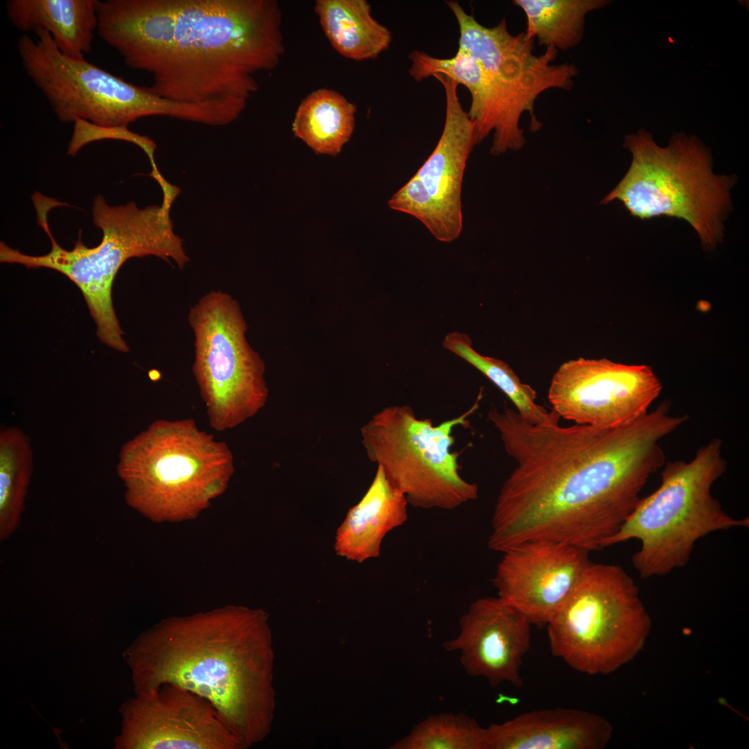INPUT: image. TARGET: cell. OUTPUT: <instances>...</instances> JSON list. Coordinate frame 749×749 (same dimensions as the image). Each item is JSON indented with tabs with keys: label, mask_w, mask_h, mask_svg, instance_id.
<instances>
[{
	"label": "cell",
	"mask_w": 749,
	"mask_h": 749,
	"mask_svg": "<svg viewBox=\"0 0 749 749\" xmlns=\"http://www.w3.org/2000/svg\"><path fill=\"white\" fill-rule=\"evenodd\" d=\"M478 403L438 425L417 418L408 405L387 406L361 429L366 454L415 508L453 510L475 500L478 485L460 476L458 454L451 449L453 429L467 426Z\"/></svg>",
	"instance_id": "10"
},
{
	"label": "cell",
	"mask_w": 749,
	"mask_h": 749,
	"mask_svg": "<svg viewBox=\"0 0 749 749\" xmlns=\"http://www.w3.org/2000/svg\"><path fill=\"white\" fill-rule=\"evenodd\" d=\"M721 447V440L714 438L700 448L691 460L667 463L660 486L640 499L604 548L639 540L640 548L632 562L639 576L648 578L685 567L696 542L708 534L748 527V517L729 515L711 494L727 468Z\"/></svg>",
	"instance_id": "6"
},
{
	"label": "cell",
	"mask_w": 749,
	"mask_h": 749,
	"mask_svg": "<svg viewBox=\"0 0 749 749\" xmlns=\"http://www.w3.org/2000/svg\"><path fill=\"white\" fill-rule=\"evenodd\" d=\"M432 77L445 89V124L433 150L415 175L438 204L454 241L463 229L461 191L464 171L477 141L474 124L458 96V84L442 74Z\"/></svg>",
	"instance_id": "17"
},
{
	"label": "cell",
	"mask_w": 749,
	"mask_h": 749,
	"mask_svg": "<svg viewBox=\"0 0 749 749\" xmlns=\"http://www.w3.org/2000/svg\"><path fill=\"white\" fill-rule=\"evenodd\" d=\"M531 625L499 596L479 598L460 618L458 635L443 646L460 653L461 664L470 675L485 678L494 688L503 682L521 687L520 669L530 648Z\"/></svg>",
	"instance_id": "16"
},
{
	"label": "cell",
	"mask_w": 749,
	"mask_h": 749,
	"mask_svg": "<svg viewBox=\"0 0 749 749\" xmlns=\"http://www.w3.org/2000/svg\"><path fill=\"white\" fill-rule=\"evenodd\" d=\"M651 618L620 566L592 562L546 624L552 655L588 675L608 674L642 648Z\"/></svg>",
	"instance_id": "9"
},
{
	"label": "cell",
	"mask_w": 749,
	"mask_h": 749,
	"mask_svg": "<svg viewBox=\"0 0 749 749\" xmlns=\"http://www.w3.org/2000/svg\"><path fill=\"white\" fill-rule=\"evenodd\" d=\"M261 610L229 607L164 619L126 648L137 696L164 684L207 699L243 749L269 732L274 709L273 651Z\"/></svg>",
	"instance_id": "3"
},
{
	"label": "cell",
	"mask_w": 749,
	"mask_h": 749,
	"mask_svg": "<svg viewBox=\"0 0 749 749\" xmlns=\"http://www.w3.org/2000/svg\"><path fill=\"white\" fill-rule=\"evenodd\" d=\"M623 147L632 154L629 169L601 203L619 200L642 220L662 216L684 220L697 232L703 249H714L724 236L736 175L714 173L710 149L682 132L674 133L668 146L661 147L641 129L625 137Z\"/></svg>",
	"instance_id": "5"
},
{
	"label": "cell",
	"mask_w": 749,
	"mask_h": 749,
	"mask_svg": "<svg viewBox=\"0 0 749 749\" xmlns=\"http://www.w3.org/2000/svg\"><path fill=\"white\" fill-rule=\"evenodd\" d=\"M502 554L493 578L498 596L538 626L551 620L592 563L589 551L553 542H526Z\"/></svg>",
	"instance_id": "15"
},
{
	"label": "cell",
	"mask_w": 749,
	"mask_h": 749,
	"mask_svg": "<svg viewBox=\"0 0 749 749\" xmlns=\"http://www.w3.org/2000/svg\"><path fill=\"white\" fill-rule=\"evenodd\" d=\"M119 712L115 749H243L211 703L175 685L135 695Z\"/></svg>",
	"instance_id": "14"
},
{
	"label": "cell",
	"mask_w": 749,
	"mask_h": 749,
	"mask_svg": "<svg viewBox=\"0 0 749 749\" xmlns=\"http://www.w3.org/2000/svg\"><path fill=\"white\" fill-rule=\"evenodd\" d=\"M605 0H515L526 17V35L546 48L567 51L580 42L587 15Z\"/></svg>",
	"instance_id": "24"
},
{
	"label": "cell",
	"mask_w": 749,
	"mask_h": 749,
	"mask_svg": "<svg viewBox=\"0 0 749 749\" xmlns=\"http://www.w3.org/2000/svg\"><path fill=\"white\" fill-rule=\"evenodd\" d=\"M33 39L24 33L17 51L27 75L62 122L78 119L105 128H128L150 116H167L208 125L214 115L209 103H182L163 98L148 87L133 85L85 58L62 53L42 29Z\"/></svg>",
	"instance_id": "8"
},
{
	"label": "cell",
	"mask_w": 749,
	"mask_h": 749,
	"mask_svg": "<svg viewBox=\"0 0 749 749\" xmlns=\"http://www.w3.org/2000/svg\"><path fill=\"white\" fill-rule=\"evenodd\" d=\"M228 445L191 418L157 420L121 448L117 473L128 503L151 518L205 506L232 475Z\"/></svg>",
	"instance_id": "7"
},
{
	"label": "cell",
	"mask_w": 749,
	"mask_h": 749,
	"mask_svg": "<svg viewBox=\"0 0 749 749\" xmlns=\"http://www.w3.org/2000/svg\"><path fill=\"white\" fill-rule=\"evenodd\" d=\"M356 105L338 92L320 89L300 104L294 121V135L316 153L336 155L354 131Z\"/></svg>",
	"instance_id": "22"
},
{
	"label": "cell",
	"mask_w": 749,
	"mask_h": 749,
	"mask_svg": "<svg viewBox=\"0 0 749 749\" xmlns=\"http://www.w3.org/2000/svg\"><path fill=\"white\" fill-rule=\"evenodd\" d=\"M408 504L378 467L367 492L337 529V555L358 562L378 557L385 536L406 522Z\"/></svg>",
	"instance_id": "19"
},
{
	"label": "cell",
	"mask_w": 749,
	"mask_h": 749,
	"mask_svg": "<svg viewBox=\"0 0 749 749\" xmlns=\"http://www.w3.org/2000/svg\"><path fill=\"white\" fill-rule=\"evenodd\" d=\"M603 717L556 707L521 714L485 728V749H602L612 734Z\"/></svg>",
	"instance_id": "18"
},
{
	"label": "cell",
	"mask_w": 749,
	"mask_h": 749,
	"mask_svg": "<svg viewBox=\"0 0 749 749\" xmlns=\"http://www.w3.org/2000/svg\"><path fill=\"white\" fill-rule=\"evenodd\" d=\"M459 27L458 48L479 64L496 117L490 153L494 155L518 150L526 140L519 121L531 115V130L541 127L535 115L537 96L551 88L569 89L578 74L573 64H555L558 51L546 48L533 53V39L526 33L511 34L506 19L486 27L467 13L457 1H447Z\"/></svg>",
	"instance_id": "11"
},
{
	"label": "cell",
	"mask_w": 749,
	"mask_h": 749,
	"mask_svg": "<svg viewBox=\"0 0 749 749\" xmlns=\"http://www.w3.org/2000/svg\"><path fill=\"white\" fill-rule=\"evenodd\" d=\"M388 205L393 210L417 218L437 240L454 241L438 204L415 175L393 194Z\"/></svg>",
	"instance_id": "28"
},
{
	"label": "cell",
	"mask_w": 749,
	"mask_h": 749,
	"mask_svg": "<svg viewBox=\"0 0 749 749\" xmlns=\"http://www.w3.org/2000/svg\"><path fill=\"white\" fill-rule=\"evenodd\" d=\"M443 346L473 365L494 383L514 404L517 413L532 424L559 423L560 416L552 410L549 412L535 402V390L522 383L505 361L483 356L475 351L469 336L463 333H449Z\"/></svg>",
	"instance_id": "26"
},
{
	"label": "cell",
	"mask_w": 749,
	"mask_h": 749,
	"mask_svg": "<svg viewBox=\"0 0 749 749\" xmlns=\"http://www.w3.org/2000/svg\"><path fill=\"white\" fill-rule=\"evenodd\" d=\"M100 37L174 102L247 103L284 53L275 0L97 1Z\"/></svg>",
	"instance_id": "2"
},
{
	"label": "cell",
	"mask_w": 749,
	"mask_h": 749,
	"mask_svg": "<svg viewBox=\"0 0 749 749\" xmlns=\"http://www.w3.org/2000/svg\"><path fill=\"white\" fill-rule=\"evenodd\" d=\"M314 9L327 38L345 58L374 59L391 43V32L372 16L365 0H317Z\"/></svg>",
	"instance_id": "21"
},
{
	"label": "cell",
	"mask_w": 749,
	"mask_h": 749,
	"mask_svg": "<svg viewBox=\"0 0 749 749\" xmlns=\"http://www.w3.org/2000/svg\"><path fill=\"white\" fill-rule=\"evenodd\" d=\"M410 76L416 81L442 74L464 85L471 96L469 117L474 124L477 144L484 140L495 127V114L479 64L465 51L458 49L454 56L439 58L422 51L410 53Z\"/></svg>",
	"instance_id": "25"
},
{
	"label": "cell",
	"mask_w": 749,
	"mask_h": 749,
	"mask_svg": "<svg viewBox=\"0 0 749 749\" xmlns=\"http://www.w3.org/2000/svg\"><path fill=\"white\" fill-rule=\"evenodd\" d=\"M394 749H485V728L464 713H442L420 722Z\"/></svg>",
	"instance_id": "27"
},
{
	"label": "cell",
	"mask_w": 749,
	"mask_h": 749,
	"mask_svg": "<svg viewBox=\"0 0 749 749\" xmlns=\"http://www.w3.org/2000/svg\"><path fill=\"white\" fill-rule=\"evenodd\" d=\"M487 417L516 462L497 496L488 540L501 553L537 541L604 549L664 465L660 442L681 425L666 403L609 428L532 424L506 406H492Z\"/></svg>",
	"instance_id": "1"
},
{
	"label": "cell",
	"mask_w": 749,
	"mask_h": 749,
	"mask_svg": "<svg viewBox=\"0 0 749 749\" xmlns=\"http://www.w3.org/2000/svg\"><path fill=\"white\" fill-rule=\"evenodd\" d=\"M195 338L193 374L208 422L225 431L246 422L265 405L264 364L245 337L240 307L221 291L205 294L190 309Z\"/></svg>",
	"instance_id": "12"
},
{
	"label": "cell",
	"mask_w": 749,
	"mask_h": 749,
	"mask_svg": "<svg viewBox=\"0 0 749 749\" xmlns=\"http://www.w3.org/2000/svg\"><path fill=\"white\" fill-rule=\"evenodd\" d=\"M33 472L31 438L16 427L0 430V540L19 528Z\"/></svg>",
	"instance_id": "23"
},
{
	"label": "cell",
	"mask_w": 749,
	"mask_h": 749,
	"mask_svg": "<svg viewBox=\"0 0 749 749\" xmlns=\"http://www.w3.org/2000/svg\"><path fill=\"white\" fill-rule=\"evenodd\" d=\"M98 0H9L6 15L20 31H47L64 55L85 58L98 29Z\"/></svg>",
	"instance_id": "20"
},
{
	"label": "cell",
	"mask_w": 749,
	"mask_h": 749,
	"mask_svg": "<svg viewBox=\"0 0 749 749\" xmlns=\"http://www.w3.org/2000/svg\"><path fill=\"white\" fill-rule=\"evenodd\" d=\"M662 388L647 365L578 358L559 367L548 398L560 417L578 424L609 428L646 413Z\"/></svg>",
	"instance_id": "13"
},
{
	"label": "cell",
	"mask_w": 749,
	"mask_h": 749,
	"mask_svg": "<svg viewBox=\"0 0 749 749\" xmlns=\"http://www.w3.org/2000/svg\"><path fill=\"white\" fill-rule=\"evenodd\" d=\"M103 139L123 140L135 144L146 155L152 169L157 168L155 160L157 146L148 137L133 132L128 128L101 127L81 119L74 121V129L67 153L74 155L84 145Z\"/></svg>",
	"instance_id": "29"
},
{
	"label": "cell",
	"mask_w": 749,
	"mask_h": 749,
	"mask_svg": "<svg viewBox=\"0 0 749 749\" xmlns=\"http://www.w3.org/2000/svg\"><path fill=\"white\" fill-rule=\"evenodd\" d=\"M37 222L50 239L51 250L33 256L21 253L4 242L0 244V261L19 264L28 268L56 270L73 282L81 291L100 340L122 352L129 347L113 306L112 288L123 264L132 257L156 256L182 268L189 261L182 239L174 232L171 205L139 208L135 203L110 206L98 195L94 201L92 218L103 233L95 247L85 246L80 237L71 250L62 248L54 239L48 223V213L58 206L55 199L42 194L33 196Z\"/></svg>",
	"instance_id": "4"
}]
</instances>
